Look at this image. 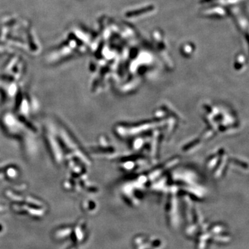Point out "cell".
Wrapping results in <instances>:
<instances>
[]
</instances>
